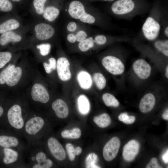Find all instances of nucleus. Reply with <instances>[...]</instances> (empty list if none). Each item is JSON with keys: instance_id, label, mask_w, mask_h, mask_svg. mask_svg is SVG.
<instances>
[{"instance_id": "obj_1", "label": "nucleus", "mask_w": 168, "mask_h": 168, "mask_svg": "<svg viewBox=\"0 0 168 168\" xmlns=\"http://www.w3.org/2000/svg\"><path fill=\"white\" fill-rule=\"evenodd\" d=\"M65 11L66 15L69 17L83 24L105 29H110L112 26L110 18L106 15L96 10L87 9L80 1H72Z\"/></svg>"}, {"instance_id": "obj_2", "label": "nucleus", "mask_w": 168, "mask_h": 168, "mask_svg": "<svg viewBox=\"0 0 168 168\" xmlns=\"http://www.w3.org/2000/svg\"><path fill=\"white\" fill-rule=\"evenodd\" d=\"M30 29V26H25L21 29L1 34L0 45L1 46L10 45L12 50L16 52L30 48L31 37L27 35Z\"/></svg>"}, {"instance_id": "obj_3", "label": "nucleus", "mask_w": 168, "mask_h": 168, "mask_svg": "<svg viewBox=\"0 0 168 168\" xmlns=\"http://www.w3.org/2000/svg\"><path fill=\"white\" fill-rule=\"evenodd\" d=\"M165 16L164 13L157 8L150 12L142 28V34L145 39L152 42L158 38Z\"/></svg>"}, {"instance_id": "obj_4", "label": "nucleus", "mask_w": 168, "mask_h": 168, "mask_svg": "<svg viewBox=\"0 0 168 168\" xmlns=\"http://www.w3.org/2000/svg\"><path fill=\"white\" fill-rule=\"evenodd\" d=\"M110 11L114 16L126 20L144 14L143 11L137 8L133 0H117L112 4Z\"/></svg>"}, {"instance_id": "obj_5", "label": "nucleus", "mask_w": 168, "mask_h": 168, "mask_svg": "<svg viewBox=\"0 0 168 168\" xmlns=\"http://www.w3.org/2000/svg\"><path fill=\"white\" fill-rule=\"evenodd\" d=\"M33 33L31 44L33 43L50 42L57 35V30L53 24L40 20L30 26Z\"/></svg>"}, {"instance_id": "obj_6", "label": "nucleus", "mask_w": 168, "mask_h": 168, "mask_svg": "<svg viewBox=\"0 0 168 168\" xmlns=\"http://www.w3.org/2000/svg\"><path fill=\"white\" fill-rule=\"evenodd\" d=\"M101 63L105 68L112 75H120L125 71L124 65L122 59L114 54L105 55L102 58Z\"/></svg>"}, {"instance_id": "obj_7", "label": "nucleus", "mask_w": 168, "mask_h": 168, "mask_svg": "<svg viewBox=\"0 0 168 168\" xmlns=\"http://www.w3.org/2000/svg\"><path fill=\"white\" fill-rule=\"evenodd\" d=\"M30 94L32 99L35 102L45 104L50 99L49 91L39 80H35L34 82L31 87Z\"/></svg>"}, {"instance_id": "obj_8", "label": "nucleus", "mask_w": 168, "mask_h": 168, "mask_svg": "<svg viewBox=\"0 0 168 168\" xmlns=\"http://www.w3.org/2000/svg\"><path fill=\"white\" fill-rule=\"evenodd\" d=\"M27 67L22 63L17 64L7 80L6 85L13 88L18 86L26 76Z\"/></svg>"}, {"instance_id": "obj_9", "label": "nucleus", "mask_w": 168, "mask_h": 168, "mask_svg": "<svg viewBox=\"0 0 168 168\" xmlns=\"http://www.w3.org/2000/svg\"><path fill=\"white\" fill-rule=\"evenodd\" d=\"M22 114L21 107L18 104H14L9 109L7 116L12 126L17 129H21L23 127L24 121Z\"/></svg>"}, {"instance_id": "obj_10", "label": "nucleus", "mask_w": 168, "mask_h": 168, "mask_svg": "<svg viewBox=\"0 0 168 168\" xmlns=\"http://www.w3.org/2000/svg\"><path fill=\"white\" fill-rule=\"evenodd\" d=\"M119 138L116 137L111 138L105 145L103 150V155L105 160L110 161L117 156L120 147Z\"/></svg>"}, {"instance_id": "obj_11", "label": "nucleus", "mask_w": 168, "mask_h": 168, "mask_svg": "<svg viewBox=\"0 0 168 168\" xmlns=\"http://www.w3.org/2000/svg\"><path fill=\"white\" fill-rule=\"evenodd\" d=\"M57 60L56 71L59 79L63 82L69 81L71 77L70 63L65 56L59 57Z\"/></svg>"}, {"instance_id": "obj_12", "label": "nucleus", "mask_w": 168, "mask_h": 168, "mask_svg": "<svg viewBox=\"0 0 168 168\" xmlns=\"http://www.w3.org/2000/svg\"><path fill=\"white\" fill-rule=\"evenodd\" d=\"M133 70L137 77L142 80H146L150 76L152 68L145 59L140 58L135 60L133 65Z\"/></svg>"}, {"instance_id": "obj_13", "label": "nucleus", "mask_w": 168, "mask_h": 168, "mask_svg": "<svg viewBox=\"0 0 168 168\" xmlns=\"http://www.w3.org/2000/svg\"><path fill=\"white\" fill-rule=\"evenodd\" d=\"M23 25L21 19L15 15L0 24V34L21 29Z\"/></svg>"}, {"instance_id": "obj_14", "label": "nucleus", "mask_w": 168, "mask_h": 168, "mask_svg": "<svg viewBox=\"0 0 168 168\" xmlns=\"http://www.w3.org/2000/svg\"><path fill=\"white\" fill-rule=\"evenodd\" d=\"M47 145L51 153L56 159L60 161L65 159L66 152L57 139L53 137L49 138Z\"/></svg>"}, {"instance_id": "obj_15", "label": "nucleus", "mask_w": 168, "mask_h": 168, "mask_svg": "<svg viewBox=\"0 0 168 168\" xmlns=\"http://www.w3.org/2000/svg\"><path fill=\"white\" fill-rule=\"evenodd\" d=\"M140 149V144L136 140H132L124 146L123 156L128 161H132L138 154Z\"/></svg>"}, {"instance_id": "obj_16", "label": "nucleus", "mask_w": 168, "mask_h": 168, "mask_svg": "<svg viewBox=\"0 0 168 168\" xmlns=\"http://www.w3.org/2000/svg\"><path fill=\"white\" fill-rule=\"evenodd\" d=\"M44 124V121L41 117H34L26 122L25 126V131L29 135H35L41 130Z\"/></svg>"}, {"instance_id": "obj_17", "label": "nucleus", "mask_w": 168, "mask_h": 168, "mask_svg": "<svg viewBox=\"0 0 168 168\" xmlns=\"http://www.w3.org/2000/svg\"><path fill=\"white\" fill-rule=\"evenodd\" d=\"M156 103L154 95L151 93H147L141 98L139 103V109L142 113H146L151 111Z\"/></svg>"}, {"instance_id": "obj_18", "label": "nucleus", "mask_w": 168, "mask_h": 168, "mask_svg": "<svg viewBox=\"0 0 168 168\" xmlns=\"http://www.w3.org/2000/svg\"><path fill=\"white\" fill-rule=\"evenodd\" d=\"M51 48V44L49 42L32 43L30 47L33 49L39 59L48 56Z\"/></svg>"}, {"instance_id": "obj_19", "label": "nucleus", "mask_w": 168, "mask_h": 168, "mask_svg": "<svg viewBox=\"0 0 168 168\" xmlns=\"http://www.w3.org/2000/svg\"><path fill=\"white\" fill-rule=\"evenodd\" d=\"M52 109L58 118L64 119L67 118L69 114V109L65 102L61 99L54 100L51 104Z\"/></svg>"}, {"instance_id": "obj_20", "label": "nucleus", "mask_w": 168, "mask_h": 168, "mask_svg": "<svg viewBox=\"0 0 168 168\" xmlns=\"http://www.w3.org/2000/svg\"><path fill=\"white\" fill-rule=\"evenodd\" d=\"M77 80L79 86L82 89L88 90L92 87L93 79L87 71L81 70L77 74Z\"/></svg>"}, {"instance_id": "obj_21", "label": "nucleus", "mask_w": 168, "mask_h": 168, "mask_svg": "<svg viewBox=\"0 0 168 168\" xmlns=\"http://www.w3.org/2000/svg\"><path fill=\"white\" fill-rule=\"evenodd\" d=\"M151 42H152L153 48L156 52L166 57H168V39H159L158 38Z\"/></svg>"}, {"instance_id": "obj_22", "label": "nucleus", "mask_w": 168, "mask_h": 168, "mask_svg": "<svg viewBox=\"0 0 168 168\" xmlns=\"http://www.w3.org/2000/svg\"><path fill=\"white\" fill-rule=\"evenodd\" d=\"M77 108L79 112L83 115L87 114L90 110V104L87 97L84 95H80L77 100Z\"/></svg>"}, {"instance_id": "obj_23", "label": "nucleus", "mask_w": 168, "mask_h": 168, "mask_svg": "<svg viewBox=\"0 0 168 168\" xmlns=\"http://www.w3.org/2000/svg\"><path fill=\"white\" fill-rule=\"evenodd\" d=\"M37 163L34 165L33 168H49L53 165V161L47 159L45 154L42 152H38L35 156Z\"/></svg>"}, {"instance_id": "obj_24", "label": "nucleus", "mask_w": 168, "mask_h": 168, "mask_svg": "<svg viewBox=\"0 0 168 168\" xmlns=\"http://www.w3.org/2000/svg\"><path fill=\"white\" fill-rule=\"evenodd\" d=\"M16 52L13 51H0V69L19 57Z\"/></svg>"}, {"instance_id": "obj_25", "label": "nucleus", "mask_w": 168, "mask_h": 168, "mask_svg": "<svg viewBox=\"0 0 168 168\" xmlns=\"http://www.w3.org/2000/svg\"><path fill=\"white\" fill-rule=\"evenodd\" d=\"M18 57L8 64L7 66L0 73V84H6L7 80L17 64V59Z\"/></svg>"}, {"instance_id": "obj_26", "label": "nucleus", "mask_w": 168, "mask_h": 168, "mask_svg": "<svg viewBox=\"0 0 168 168\" xmlns=\"http://www.w3.org/2000/svg\"><path fill=\"white\" fill-rule=\"evenodd\" d=\"M77 43L78 49L83 52H87L96 47L92 35Z\"/></svg>"}, {"instance_id": "obj_27", "label": "nucleus", "mask_w": 168, "mask_h": 168, "mask_svg": "<svg viewBox=\"0 0 168 168\" xmlns=\"http://www.w3.org/2000/svg\"><path fill=\"white\" fill-rule=\"evenodd\" d=\"M48 0H33V5L34 13L35 16L41 18L46 6V4Z\"/></svg>"}, {"instance_id": "obj_28", "label": "nucleus", "mask_w": 168, "mask_h": 168, "mask_svg": "<svg viewBox=\"0 0 168 168\" xmlns=\"http://www.w3.org/2000/svg\"><path fill=\"white\" fill-rule=\"evenodd\" d=\"M19 141L15 137L6 135L0 136V146L4 148L15 147L19 144Z\"/></svg>"}, {"instance_id": "obj_29", "label": "nucleus", "mask_w": 168, "mask_h": 168, "mask_svg": "<svg viewBox=\"0 0 168 168\" xmlns=\"http://www.w3.org/2000/svg\"><path fill=\"white\" fill-rule=\"evenodd\" d=\"M3 152L4 156L3 161L5 164L12 163L17 161L18 154L16 151L9 148H4Z\"/></svg>"}, {"instance_id": "obj_30", "label": "nucleus", "mask_w": 168, "mask_h": 168, "mask_svg": "<svg viewBox=\"0 0 168 168\" xmlns=\"http://www.w3.org/2000/svg\"><path fill=\"white\" fill-rule=\"evenodd\" d=\"M93 121L99 127L105 128L109 125L111 122V119L108 114L104 113L94 117Z\"/></svg>"}, {"instance_id": "obj_31", "label": "nucleus", "mask_w": 168, "mask_h": 168, "mask_svg": "<svg viewBox=\"0 0 168 168\" xmlns=\"http://www.w3.org/2000/svg\"><path fill=\"white\" fill-rule=\"evenodd\" d=\"M86 27V24L75 20L68 22L65 28L67 33H74Z\"/></svg>"}, {"instance_id": "obj_32", "label": "nucleus", "mask_w": 168, "mask_h": 168, "mask_svg": "<svg viewBox=\"0 0 168 168\" xmlns=\"http://www.w3.org/2000/svg\"><path fill=\"white\" fill-rule=\"evenodd\" d=\"M102 99L105 105L108 107H117L119 105L118 100L110 93H105L103 94Z\"/></svg>"}, {"instance_id": "obj_33", "label": "nucleus", "mask_w": 168, "mask_h": 168, "mask_svg": "<svg viewBox=\"0 0 168 168\" xmlns=\"http://www.w3.org/2000/svg\"><path fill=\"white\" fill-rule=\"evenodd\" d=\"M92 79L97 88L100 90L104 89L106 84V80L102 74L99 72L94 73Z\"/></svg>"}, {"instance_id": "obj_34", "label": "nucleus", "mask_w": 168, "mask_h": 168, "mask_svg": "<svg viewBox=\"0 0 168 168\" xmlns=\"http://www.w3.org/2000/svg\"><path fill=\"white\" fill-rule=\"evenodd\" d=\"M81 135V130L78 128H75L70 130H64L61 133L62 137L70 139H78L80 138Z\"/></svg>"}, {"instance_id": "obj_35", "label": "nucleus", "mask_w": 168, "mask_h": 168, "mask_svg": "<svg viewBox=\"0 0 168 168\" xmlns=\"http://www.w3.org/2000/svg\"><path fill=\"white\" fill-rule=\"evenodd\" d=\"M43 65L46 73L51 74L56 69L57 60L53 57H50L48 59V62L44 61Z\"/></svg>"}, {"instance_id": "obj_36", "label": "nucleus", "mask_w": 168, "mask_h": 168, "mask_svg": "<svg viewBox=\"0 0 168 168\" xmlns=\"http://www.w3.org/2000/svg\"><path fill=\"white\" fill-rule=\"evenodd\" d=\"M98 160V156L95 153H92L89 154L86 157L85 160L86 167L87 168H100L96 164Z\"/></svg>"}, {"instance_id": "obj_37", "label": "nucleus", "mask_w": 168, "mask_h": 168, "mask_svg": "<svg viewBox=\"0 0 168 168\" xmlns=\"http://www.w3.org/2000/svg\"><path fill=\"white\" fill-rule=\"evenodd\" d=\"M89 29L86 27L75 33L77 43L85 40L90 35V31Z\"/></svg>"}, {"instance_id": "obj_38", "label": "nucleus", "mask_w": 168, "mask_h": 168, "mask_svg": "<svg viewBox=\"0 0 168 168\" xmlns=\"http://www.w3.org/2000/svg\"><path fill=\"white\" fill-rule=\"evenodd\" d=\"M13 6L12 2L8 0H0V11L9 12L13 9Z\"/></svg>"}, {"instance_id": "obj_39", "label": "nucleus", "mask_w": 168, "mask_h": 168, "mask_svg": "<svg viewBox=\"0 0 168 168\" xmlns=\"http://www.w3.org/2000/svg\"><path fill=\"white\" fill-rule=\"evenodd\" d=\"M65 147L69 160L71 161H73L76 155L75 148L70 143L66 144Z\"/></svg>"}, {"instance_id": "obj_40", "label": "nucleus", "mask_w": 168, "mask_h": 168, "mask_svg": "<svg viewBox=\"0 0 168 168\" xmlns=\"http://www.w3.org/2000/svg\"><path fill=\"white\" fill-rule=\"evenodd\" d=\"M146 168H160L162 167L158 164L157 159L155 157L152 158L150 162L146 167Z\"/></svg>"}, {"instance_id": "obj_41", "label": "nucleus", "mask_w": 168, "mask_h": 168, "mask_svg": "<svg viewBox=\"0 0 168 168\" xmlns=\"http://www.w3.org/2000/svg\"><path fill=\"white\" fill-rule=\"evenodd\" d=\"M66 39L67 41L69 43L74 44L77 43L75 33H67Z\"/></svg>"}, {"instance_id": "obj_42", "label": "nucleus", "mask_w": 168, "mask_h": 168, "mask_svg": "<svg viewBox=\"0 0 168 168\" xmlns=\"http://www.w3.org/2000/svg\"><path fill=\"white\" fill-rule=\"evenodd\" d=\"M135 120V116L132 115H129L128 118L123 122L126 124H131L133 123Z\"/></svg>"}, {"instance_id": "obj_43", "label": "nucleus", "mask_w": 168, "mask_h": 168, "mask_svg": "<svg viewBox=\"0 0 168 168\" xmlns=\"http://www.w3.org/2000/svg\"><path fill=\"white\" fill-rule=\"evenodd\" d=\"M129 115L126 113H123L120 114L118 117L119 120L122 122H124L128 117Z\"/></svg>"}, {"instance_id": "obj_44", "label": "nucleus", "mask_w": 168, "mask_h": 168, "mask_svg": "<svg viewBox=\"0 0 168 168\" xmlns=\"http://www.w3.org/2000/svg\"><path fill=\"white\" fill-rule=\"evenodd\" d=\"M162 159L164 162L166 164L168 163V150H167L165 153L162 156Z\"/></svg>"}, {"instance_id": "obj_45", "label": "nucleus", "mask_w": 168, "mask_h": 168, "mask_svg": "<svg viewBox=\"0 0 168 168\" xmlns=\"http://www.w3.org/2000/svg\"><path fill=\"white\" fill-rule=\"evenodd\" d=\"M162 118L165 120H168V109H166L163 113L162 114Z\"/></svg>"}, {"instance_id": "obj_46", "label": "nucleus", "mask_w": 168, "mask_h": 168, "mask_svg": "<svg viewBox=\"0 0 168 168\" xmlns=\"http://www.w3.org/2000/svg\"><path fill=\"white\" fill-rule=\"evenodd\" d=\"M76 155H79L82 152V149L80 147H78L75 148Z\"/></svg>"}, {"instance_id": "obj_47", "label": "nucleus", "mask_w": 168, "mask_h": 168, "mask_svg": "<svg viewBox=\"0 0 168 168\" xmlns=\"http://www.w3.org/2000/svg\"><path fill=\"white\" fill-rule=\"evenodd\" d=\"M165 75L166 78H168V65L166 66V70H165Z\"/></svg>"}, {"instance_id": "obj_48", "label": "nucleus", "mask_w": 168, "mask_h": 168, "mask_svg": "<svg viewBox=\"0 0 168 168\" xmlns=\"http://www.w3.org/2000/svg\"><path fill=\"white\" fill-rule=\"evenodd\" d=\"M3 112L4 110L3 108L0 105V117L2 115Z\"/></svg>"}, {"instance_id": "obj_49", "label": "nucleus", "mask_w": 168, "mask_h": 168, "mask_svg": "<svg viewBox=\"0 0 168 168\" xmlns=\"http://www.w3.org/2000/svg\"><path fill=\"white\" fill-rule=\"evenodd\" d=\"M13 2H20V1H21V0H11Z\"/></svg>"}, {"instance_id": "obj_50", "label": "nucleus", "mask_w": 168, "mask_h": 168, "mask_svg": "<svg viewBox=\"0 0 168 168\" xmlns=\"http://www.w3.org/2000/svg\"><path fill=\"white\" fill-rule=\"evenodd\" d=\"M104 1H109V2H112L114 0H103Z\"/></svg>"}]
</instances>
